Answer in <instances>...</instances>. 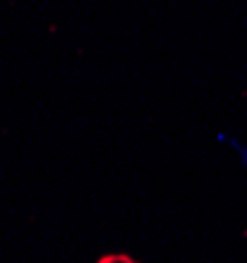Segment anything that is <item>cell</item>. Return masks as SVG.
<instances>
[{"label":"cell","mask_w":247,"mask_h":263,"mask_svg":"<svg viewBox=\"0 0 247 263\" xmlns=\"http://www.w3.org/2000/svg\"><path fill=\"white\" fill-rule=\"evenodd\" d=\"M224 143H229L232 146V152H234V157H237V162H239V167L247 172V143L244 141H239V138H234V136H219Z\"/></svg>","instance_id":"6da1fadb"}]
</instances>
